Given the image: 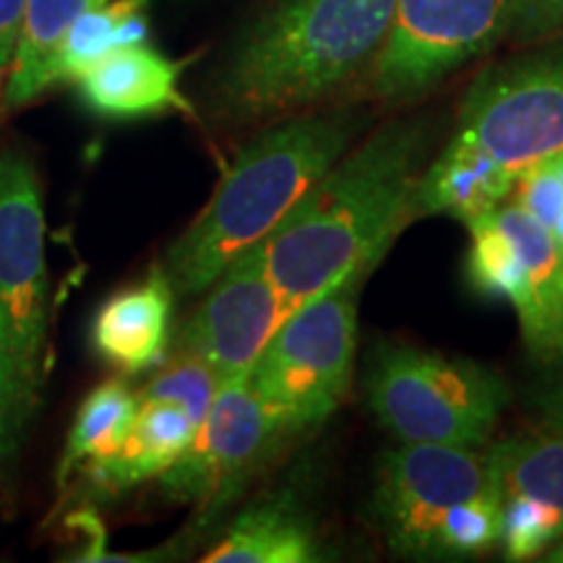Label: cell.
<instances>
[{
	"mask_svg": "<svg viewBox=\"0 0 563 563\" xmlns=\"http://www.w3.org/2000/svg\"><path fill=\"white\" fill-rule=\"evenodd\" d=\"M422 121H394L340 157L264 241V264L287 311L371 272L410 220L428 152Z\"/></svg>",
	"mask_w": 563,
	"mask_h": 563,
	"instance_id": "6da1fadb",
	"label": "cell"
},
{
	"mask_svg": "<svg viewBox=\"0 0 563 563\" xmlns=\"http://www.w3.org/2000/svg\"><path fill=\"white\" fill-rule=\"evenodd\" d=\"M397 0H277L238 37L214 79L235 123L282 121L373 66Z\"/></svg>",
	"mask_w": 563,
	"mask_h": 563,
	"instance_id": "7a4b0ae2",
	"label": "cell"
},
{
	"mask_svg": "<svg viewBox=\"0 0 563 563\" xmlns=\"http://www.w3.org/2000/svg\"><path fill=\"white\" fill-rule=\"evenodd\" d=\"M344 115L287 118L235 154L207 207L167 251L162 272L175 295H199L228 266L264 243L308 188L347 150Z\"/></svg>",
	"mask_w": 563,
	"mask_h": 563,
	"instance_id": "3957f363",
	"label": "cell"
},
{
	"mask_svg": "<svg viewBox=\"0 0 563 563\" xmlns=\"http://www.w3.org/2000/svg\"><path fill=\"white\" fill-rule=\"evenodd\" d=\"M51 277L37 170L0 152V473L11 475L45 384Z\"/></svg>",
	"mask_w": 563,
	"mask_h": 563,
	"instance_id": "277c9868",
	"label": "cell"
},
{
	"mask_svg": "<svg viewBox=\"0 0 563 563\" xmlns=\"http://www.w3.org/2000/svg\"><path fill=\"white\" fill-rule=\"evenodd\" d=\"M376 517L399 555L467 559L498 543L501 496L483 449L399 443L378 462Z\"/></svg>",
	"mask_w": 563,
	"mask_h": 563,
	"instance_id": "5b68a950",
	"label": "cell"
},
{
	"mask_svg": "<svg viewBox=\"0 0 563 563\" xmlns=\"http://www.w3.org/2000/svg\"><path fill=\"white\" fill-rule=\"evenodd\" d=\"M365 399L399 443L483 449L509 405V386L473 361L378 342L365 371Z\"/></svg>",
	"mask_w": 563,
	"mask_h": 563,
	"instance_id": "8992f818",
	"label": "cell"
},
{
	"mask_svg": "<svg viewBox=\"0 0 563 563\" xmlns=\"http://www.w3.org/2000/svg\"><path fill=\"white\" fill-rule=\"evenodd\" d=\"M368 274H352L295 308L253 365L251 389L285 441L321 428L347 399L357 355V300Z\"/></svg>",
	"mask_w": 563,
	"mask_h": 563,
	"instance_id": "52a82bcc",
	"label": "cell"
},
{
	"mask_svg": "<svg viewBox=\"0 0 563 563\" xmlns=\"http://www.w3.org/2000/svg\"><path fill=\"white\" fill-rule=\"evenodd\" d=\"M449 146L514 180L563 154V47L485 70L464 97Z\"/></svg>",
	"mask_w": 563,
	"mask_h": 563,
	"instance_id": "ba28073f",
	"label": "cell"
},
{
	"mask_svg": "<svg viewBox=\"0 0 563 563\" xmlns=\"http://www.w3.org/2000/svg\"><path fill=\"white\" fill-rule=\"evenodd\" d=\"M467 279L514 306L527 350L540 363L563 361V249L517 203L467 222Z\"/></svg>",
	"mask_w": 563,
	"mask_h": 563,
	"instance_id": "9c48e42d",
	"label": "cell"
},
{
	"mask_svg": "<svg viewBox=\"0 0 563 563\" xmlns=\"http://www.w3.org/2000/svg\"><path fill=\"white\" fill-rule=\"evenodd\" d=\"M511 16L514 0H397L371 66L373 95L394 102L422 95L496 47Z\"/></svg>",
	"mask_w": 563,
	"mask_h": 563,
	"instance_id": "30bf717a",
	"label": "cell"
},
{
	"mask_svg": "<svg viewBox=\"0 0 563 563\" xmlns=\"http://www.w3.org/2000/svg\"><path fill=\"white\" fill-rule=\"evenodd\" d=\"M285 443L249 376L230 378L222 382L191 446L159 475L162 490L175 501L194 504L196 527L207 530Z\"/></svg>",
	"mask_w": 563,
	"mask_h": 563,
	"instance_id": "8fae6325",
	"label": "cell"
},
{
	"mask_svg": "<svg viewBox=\"0 0 563 563\" xmlns=\"http://www.w3.org/2000/svg\"><path fill=\"white\" fill-rule=\"evenodd\" d=\"M183 323L175 350L191 352L220 382L251 376L258 355L290 316L264 264V243L251 245L207 287Z\"/></svg>",
	"mask_w": 563,
	"mask_h": 563,
	"instance_id": "7c38bea8",
	"label": "cell"
},
{
	"mask_svg": "<svg viewBox=\"0 0 563 563\" xmlns=\"http://www.w3.org/2000/svg\"><path fill=\"white\" fill-rule=\"evenodd\" d=\"M501 496L498 543L527 561L563 538V433L551 426L514 433L485 449Z\"/></svg>",
	"mask_w": 563,
	"mask_h": 563,
	"instance_id": "4fadbf2b",
	"label": "cell"
},
{
	"mask_svg": "<svg viewBox=\"0 0 563 563\" xmlns=\"http://www.w3.org/2000/svg\"><path fill=\"white\" fill-rule=\"evenodd\" d=\"M175 290L162 266L104 302L91 327L102 361L123 373H141L162 363L170 347Z\"/></svg>",
	"mask_w": 563,
	"mask_h": 563,
	"instance_id": "5bb4252c",
	"label": "cell"
},
{
	"mask_svg": "<svg viewBox=\"0 0 563 563\" xmlns=\"http://www.w3.org/2000/svg\"><path fill=\"white\" fill-rule=\"evenodd\" d=\"M180 70V63L141 42L104 55L76 84L84 104L104 118H144L170 110L191 112L178 84Z\"/></svg>",
	"mask_w": 563,
	"mask_h": 563,
	"instance_id": "9a60e30c",
	"label": "cell"
},
{
	"mask_svg": "<svg viewBox=\"0 0 563 563\" xmlns=\"http://www.w3.org/2000/svg\"><path fill=\"white\" fill-rule=\"evenodd\" d=\"M199 422L180 407L157 399H139L136 418L121 449L104 462L84 470V475L102 493L136 488L170 470L191 446Z\"/></svg>",
	"mask_w": 563,
	"mask_h": 563,
	"instance_id": "2e32d148",
	"label": "cell"
},
{
	"mask_svg": "<svg viewBox=\"0 0 563 563\" xmlns=\"http://www.w3.org/2000/svg\"><path fill=\"white\" fill-rule=\"evenodd\" d=\"M319 559L313 525L292 493L251 504L232 519L220 543L203 555L207 563H311Z\"/></svg>",
	"mask_w": 563,
	"mask_h": 563,
	"instance_id": "e0dca14e",
	"label": "cell"
},
{
	"mask_svg": "<svg viewBox=\"0 0 563 563\" xmlns=\"http://www.w3.org/2000/svg\"><path fill=\"white\" fill-rule=\"evenodd\" d=\"M514 183L517 180L498 170L493 162L446 144V150L420 173L407 217L420 220L446 214L467 224L506 203Z\"/></svg>",
	"mask_w": 563,
	"mask_h": 563,
	"instance_id": "ac0fdd59",
	"label": "cell"
},
{
	"mask_svg": "<svg viewBox=\"0 0 563 563\" xmlns=\"http://www.w3.org/2000/svg\"><path fill=\"white\" fill-rule=\"evenodd\" d=\"M146 11L150 0H102L84 11L63 34L42 70V91L63 81H76L104 55L146 42L150 37Z\"/></svg>",
	"mask_w": 563,
	"mask_h": 563,
	"instance_id": "d6986e66",
	"label": "cell"
},
{
	"mask_svg": "<svg viewBox=\"0 0 563 563\" xmlns=\"http://www.w3.org/2000/svg\"><path fill=\"white\" fill-rule=\"evenodd\" d=\"M97 3L102 0H26L16 51H13L3 91H0V112L19 110L45 95L42 70L47 60L68 26Z\"/></svg>",
	"mask_w": 563,
	"mask_h": 563,
	"instance_id": "ffe728a7",
	"label": "cell"
},
{
	"mask_svg": "<svg viewBox=\"0 0 563 563\" xmlns=\"http://www.w3.org/2000/svg\"><path fill=\"white\" fill-rule=\"evenodd\" d=\"M139 410V394L121 378L97 386L84 399L70 426L66 449L58 464V488H66L70 475L84 473L121 449Z\"/></svg>",
	"mask_w": 563,
	"mask_h": 563,
	"instance_id": "44dd1931",
	"label": "cell"
},
{
	"mask_svg": "<svg viewBox=\"0 0 563 563\" xmlns=\"http://www.w3.org/2000/svg\"><path fill=\"white\" fill-rule=\"evenodd\" d=\"M220 386V376L207 363L199 361L191 352L175 350L170 361L154 373L152 382L144 389H139V399L170 402L186 410L201 426Z\"/></svg>",
	"mask_w": 563,
	"mask_h": 563,
	"instance_id": "7402d4cb",
	"label": "cell"
},
{
	"mask_svg": "<svg viewBox=\"0 0 563 563\" xmlns=\"http://www.w3.org/2000/svg\"><path fill=\"white\" fill-rule=\"evenodd\" d=\"M509 199L543 224L563 249V154L519 175Z\"/></svg>",
	"mask_w": 563,
	"mask_h": 563,
	"instance_id": "603a6c76",
	"label": "cell"
},
{
	"mask_svg": "<svg viewBox=\"0 0 563 563\" xmlns=\"http://www.w3.org/2000/svg\"><path fill=\"white\" fill-rule=\"evenodd\" d=\"M563 30V0H514L511 34L532 42Z\"/></svg>",
	"mask_w": 563,
	"mask_h": 563,
	"instance_id": "cb8c5ba5",
	"label": "cell"
},
{
	"mask_svg": "<svg viewBox=\"0 0 563 563\" xmlns=\"http://www.w3.org/2000/svg\"><path fill=\"white\" fill-rule=\"evenodd\" d=\"M26 0H0V91L9 74L13 51H16Z\"/></svg>",
	"mask_w": 563,
	"mask_h": 563,
	"instance_id": "d4e9b609",
	"label": "cell"
},
{
	"mask_svg": "<svg viewBox=\"0 0 563 563\" xmlns=\"http://www.w3.org/2000/svg\"><path fill=\"white\" fill-rule=\"evenodd\" d=\"M534 405H538V412L543 415L545 426L563 433V361L553 363V373L534 394Z\"/></svg>",
	"mask_w": 563,
	"mask_h": 563,
	"instance_id": "484cf974",
	"label": "cell"
},
{
	"mask_svg": "<svg viewBox=\"0 0 563 563\" xmlns=\"http://www.w3.org/2000/svg\"><path fill=\"white\" fill-rule=\"evenodd\" d=\"M551 561H563V545L559 548V551H555V553L551 555Z\"/></svg>",
	"mask_w": 563,
	"mask_h": 563,
	"instance_id": "4316f807",
	"label": "cell"
}]
</instances>
